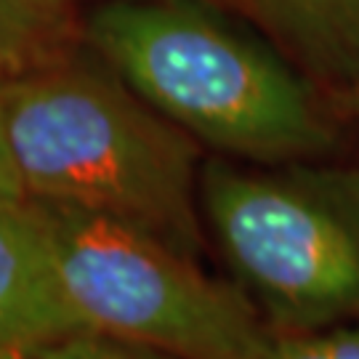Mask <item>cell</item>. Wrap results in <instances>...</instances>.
Wrapping results in <instances>:
<instances>
[{
  "mask_svg": "<svg viewBox=\"0 0 359 359\" xmlns=\"http://www.w3.org/2000/svg\"><path fill=\"white\" fill-rule=\"evenodd\" d=\"M83 25L104 65L213 152L280 165L333 147L320 86L221 0H99Z\"/></svg>",
  "mask_w": 359,
  "mask_h": 359,
  "instance_id": "1",
  "label": "cell"
},
{
  "mask_svg": "<svg viewBox=\"0 0 359 359\" xmlns=\"http://www.w3.org/2000/svg\"><path fill=\"white\" fill-rule=\"evenodd\" d=\"M0 117L27 200L80 208L203 250V144L88 48L0 83Z\"/></svg>",
  "mask_w": 359,
  "mask_h": 359,
  "instance_id": "2",
  "label": "cell"
},
{
  "mask_svg": "<svg viewBox=\"0 0 359 359\" xmlns=\"http://www.w3.org/2000/svg\"><path fill=\"white\" fill-rule=\"evenodd\" d=\"M200 210L271 333L359 322V176H283L210 157Z\"/></svg>",
  "mask_w": 359,
  "mask_h": 359,
  "instance_id": "3",
  "label": "cell"
},
{
  "mask_svg": "<svg viewBox=\"0 0 359 359\" xmlns=\"http://www.w3.org/2000/svg\"><path fill=\"white\" fill-rule=\"evenodd\" d=\"M29 203L86 327L179 359H256L269 341L271 330L243 287L213 280L194 256L115 218Z\"/></svg>",
  "mask_w": 359,
  "mask_h": 359,
  "instance_id": "4",
  "label": "cell"
},
{
  "mask_svg": "<svg viewBox=\"0 0 359 359\" xmlns=\"http://www.w3.org/2000/svg\"><path fill=\"white\" fill-rule=\"evenodd\" d=\"M83 327L62 290L35 205L0 194V359L38 357Z\"/></svg>",
  "mask_w": 359,
  "mask_h": 359,
  "instance_id": "5",
  "label": "cell"
},
{
  "mask_svg": "<svg viewBox=\"0 0 359 359\" xmlns=\"http://www.w3.org/2000/svg\"><path fill=\"white\" fill-rule=\"evenodd\" d=\"M261 29L320 88L359 86V0H221Z\"/></svg>",
  "mask_w": 359,
  "mask_h": 359,
  "instance_id": "6",
  "label": "cell"
},
{
  "mask_svg": "<svg viewBox=\"0 0 359 359\" xmlns=\"http://www.w3.org/2000/svg\"><path fill=\"white\" fill-rule=\"evenodd\" d=\"M83 11L56 0H0V83L83 51Z\"/></svg>",
  "mask_w": 359,
  "mask_h": 359,
  "instance_id": "7",
  "label": "cell"
},
{
  "mask_svg": "<svg viewBox=\"0 0 359 359\" xmlns=\"http://www.w3.org/2000/svg\"><path fill=\"white\" fill-rule=\"evenodd\" d=\"M256 359H359V322L320 333H269Z\"/></svg>",
  "mask_w": 359,
  "mask_h": 359,
  "instance_id": "8",
  "label": "cell"
},
{
  "mask_svg": "<svg viewBox=\"0 0 359 359\" xmlns=\"http://www.w3.org/2000/svg\"><path fill=\"white\" fill-rule=\"evenodd\" d=\"M32 359H179L170 357L165 351L142 346L133 341H123L115 335H107L102 330H75L65 335L59 341H53L51 346H46L38 357Z\"/></svg>",
  "mask_w": 359,
  "mask_h": 359,
  "instance_id": "9",
  "label": "cell"
},
{
  "mask_svg": "<svg viewBox=\"0 0 359 359\" xmlns=\"http://www.w3.org/2000/svg\"><path fill=\"white\" fill-rule=\"evenodd\" d=\"M0 194L3 197H25L19 176L13 170L11 154H8V144H6V133H3V117H0Z\"/></svg>",
  "mask_w": 359,
  "mask_h": 359,
  "instance_id": "10",
  "label": "cell"
},
{
  "mask_svg": "<svg viewBox=\"0 0 359 359\" xmlns=\"http://www.w3.org/2000/svg\"><path fill=\"white\" fill-rule=\"evenodd\" d=\"M56 3H72V6H90V3H99V0H56Z\"/></svg>",
  "mask_w": 359,
  "mask_h": 359,
  "instance_id": "11",
  "label": "cell"
},
{
  "mask_svg": "<svg viewBox=\"0 0 359 359\" xmlns=\"http://www.w3.org/2000/svg\"><path fill=\"white\" fill-rule=\"evenodd\" d=\"M351 102H354V107H357V112H359V86L354 90H351V96H348Z\"/></svg>",
  "mask_w": 359,
  "mask_h": 359,
  "instance_id": "12",
  "label": "cell"
}]
</instances>
